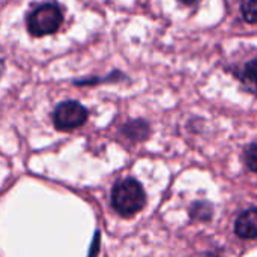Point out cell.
I'll use <instances>...</instances> for the list:
<instances>
[{
    "instance_id": "2",
    "label": "cell",
    "mask_w": 257,
    "mask_h": 257,
    "mask_svg": "<svg viewBox=\"0 0 257 257\" xmlns=\"http://www.w3.org/2000/svg\"><path fill=\"white\" fill-rule=\"evenodd\" d=\"M146 203V194L140 182L136 179H125L114 185L111 190V206L113 209L123 215L131 217L143 209Z\"/></svg>"
},
{
    "instance_id": "3",
    "label": "cell",
    "mask_w": 257,
    "mask_h": 257,
    "mask_svg": "<svg viewBox=\"0 0 257 257\" xmlns=\"http://www.w3.org/2000/svg\"><path fill=\"white\" fill-rule=\"evenodd\" d=\"M87 117H89L87 108L78 101H72V99L60 102L53 113L54 126L60 131L75 130L84 125Z\"/></svg>"
},
{
    "instance_id": "10",
    "label": "cell",
    "mask_w": 257,
    "mask_h": 257,
    "mask_svg": "<svg viewBox=\"0 0 257 257\" xmlns=\"http://www.w3.org/2000/svg\"><path fill=\"white\" fill-rule=\"evenodd\" d=\"M245 161H247V166L251 172H256L257 170V158H256V143H250V146L245 149Z\"/></svg>"
},
{
    "instance_id": "9",
    "label": "cell",
    "mask_w": 257,
    "mask_h": 257,
    "mask_svg": "<svg viewBox=\"0 0 257 257\" xmlns=\"http://www.w3.org/2000/svg\"><path fill=\"white\" fill-rule=\"evenodd\" d=\"M191 217L200 221H208L212 217V206L206 202H197L193 205Z\"/></svg>"
},
{
    "instance_id": "5",
    "label": "cell",
    "mask_w": 257,
    "mask_h": 257,
    "mask_svg": "<svg viewBox=\"0 0 257 257\" xmlns=\"http://www.w3.org/2000/svg\"><path fill=\"white\" fill-rule=\"evenodd\" d=\"M244 86L250 93L256 92V57H251L248 62L241 65L239 68L233 66L229 69Z\"/></svg>"
},
{
    "instance_id": "4",
    "label": "cell",
    "mask_w": 257,
    "mask_h": 257,
    "mask_svg": "<svg viewBox=\"0 0 257 257\" xmlns=\"http://www.w3.org/2000/svg\"><path fill=\"white\" fill-rule=\"evenodd\" d=\"M235 232L244 239H254L257 235V211L256 208L247 209L239 215L235 224Z\"/></svg>"
},
{
    "instance_id": "8",
    "label": "cell",
    "mask_w": 257,
    "mask_h": 257,
    "mask_svg": "<svg viewBox=\"0 0 257 257\" xmlns=\"http://www.w3.org/2000/svg\"><path fill=\"white\" fill-rule=\"evenodd\" d=\"M241 15L245 23L256 24L257 20V0H242L241 2Z\"/></svg>"
},
{
    "instance_id": "1",
    "label": "cell",
    "mask_w": 257,
    "mask_h": 257,
    "mask_svg": "<svg viewBox=\"0 0 257 257\" xmlns=\"http://www.w3.org/2000/svg\"><path fill=\"white\" fill-rule=\"evenodd\" d=\"M63 23V12L54 2H47L35 8L26 17V29L33 38L54 35Z\"/></svg>"
},
{
    "instance_id": "6",
    "label": "cell",
    "mask_w": 257,
    "mask_h": 257,
    "mask_svg": "<svg viewBox=\"0 0 257 257\" xmlns=\"http://www.w3.org/2000/svg\"><path fill=\"white\" fill-rule=\"evenodd\" d=\"M122 133L131 139V140H146L149 137L151 128L149 123L143 119H137V120H130L122 126Z\"/></svg>"
},
{
    "instance_id": "7",
    "label": "cell",
    "mask_w": 257,
    "mask_h": 257,
    "mask_svg": "<svg viewBox=\"0 0 257 257\" xmlns=\"http://www.w3.org/2000/svg\"><path fill=\"white\" fill-rule=\"evenodd\" d=\"M126 80V75L123 72H120L119 69H114L111 74H108L107 77H92V78H81V80H75L74 84L75 86H95V84H102L105 81L108 83H114V81H122Z\"/></svg>"
},
{
    "instance_id": "12",
    "label": "cell",
    "mask_w": 257,
    "mask_h": 257,
    "mask_svg": "<svg viewBox=\"0 0 257 257\" xmlns=\"http://www.w3.org/2000/svg\"><path fill=\"white\" fill-rule=\"evenodd\" d=\"M3 72H5V60L0 59V78H2V75H3Z\"/></svg>"
},
{
    "instance_id": "11",
    "label": "cell",
    "mask_w": 257,
    "mask_h": 257,
    "mask_svg": "<svg viewBox=\"0 0 257 257\" xmlns=\"http://www.w3.org/2000/svg\"><path fill=\"white\" fill-rule=\"evenodd\" d=\"M178 2L182 3V5H185V6H193V5L199 3L200 0H178Z\"/></svg>"
}]
</instances>
